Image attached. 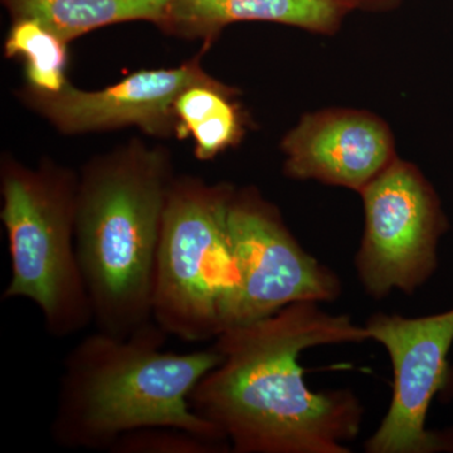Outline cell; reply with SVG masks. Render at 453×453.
I'll return each mask as SVG.
<instances>
[{
  "label": "cell",
  "instance_id": "cell-9",
  "mask_svg": "<svg viewBox=\"0 0 453 453\" xmlns=\"http://www.w3.org/2000/svg\"><path fill=\"white\" fill-rule=\"evenodd\" d=\"M216 81L199 58L168 70L130 74L100 91H82L70 82L57 94L26 88L25 100L65 135L138 127L149 135H177L174 104L181 92Z\"/></svg>",
  "mask_w": 453,
  "mask_h": 453
},
{
  "label": "cell",
  "instance_id": "cell-8",
  "mask_svg": "<svg viewBox=\"0 0 453 453\" xmlns=\"http://www.w3.org/2000/svg\"><path fill=\"white\" fill-rule=\"evenodd\" d=\"M363 326L368 340L386 349L393 369L392 401L365 452H453V428L426 425L432 401L449 380L453 309L418 318L375 312Z\"/></svg>",
  "mask_w": 453,
  "mask_h": 453
},
{
  "label": "cell",
  "instance_id": "cell-7",
  "mask_svg": "<svg viewBox=\"0 0 453 453\" xmlns=\"http://www.w3.org/2000/svg\"><path fill=\"white\" fill-rule=\"evenodd\" d=\"M359 193L365 216L356 255L360 285L374 300L395 291L413 295L437 270L438 243L449 228L440 198L416 166L398 159Z\"/></svg>",
  "mask_w": 453,
  "mask_h": 453
},
{
  "label": "cell",
  "instance_id": "cell-16",
  "mask_svg": "<svg viewBox=\"0 0 453 453\" xmlns=\"http://www.w3.org/2000/svg\"><path fill=\"white\" fill-rule=\"evenodd\" d=\"M398 2L399 0H357V9H372V11L388 9Z\"/></svg>",
  "mask_w": 453,
  "mask_h": 453
},
{
  "label": "cell",
  "instance_id": "cell-10",
  "mask_svg": "<svg viewBox=\"0 0 453 453\" xmlns=\"http://www.w3.org/2000/svg\"><path fill=\"white\" fill-rule=\"evenodd\" d=\"M285 173L360 192L395 162L386 124L371 113L325 111L308 115L282 142Z\"/></svg>",
  "mask_w": 453,
  "mask_h": 453
},
{
  "label": "cell",
  "instance_id": "cell-15",
  "mask_svg": "<svg viewBox=\"0 0 453 453\" xmlns=\"http://www.w3.org/2000/svg\"><path fill=\"white\" fill-rule=\"evenodd\" d=\"M112 453H226L228 443L199 436L180 428L153 427L119 438Z\"/></svg>",
  "mask_w": 453,
  "mask_h": 453
},
{
  "label": "cell",
  "instance_id": "cell-14",
  "mask_svg": "<svg viewBox=\"0 0 453 453\" xmlns=\"http://www.w3.org/2000/svg\"><path fill=\"white\" fill-rule=\"evenodd\" d=\"M68 44L33 20H16L5 38L7 57L25 61L27 88L57 94L68 83Z\"/></svg>",
  "mask_w": 453,
  "mask_h": 453
},
{
  "label": "cell",
  "instance_id": "cell-1",
  "mask_svg": "<svg viewBox=\"0 0 453 453\" xmlns=\"http://www.w3.org/2000/svg\"><path fill=\"white\" fill-rule=\"evenodd\" d=\"M368 340L349 315L318 303H292L214 340L220 362L193 389L189 403L219 429L234 453H350L365 407L353 390L314 392L301 354Z\"/></svg>",
  "mask_w": 453,
  "mask_h": 453
},
{
  "label": "cell",
  "instance_id": "cell-4",
  "mask_svg": "<svg viewBox=\"0 0 453 453\" xmlns=\"http://www.w3.org/2000/svg\"><path fill=\"white\" fill-rule=\"evenodd\" d=\"M79 174L44 160L29 168L5 157L0 168V219L7 234L11 279L3 300L31 301L44 329L70 338L94 324L76 250Z\"/></svg>",
  "mask_w": 453,
  "mask_h": 453
},
{
  "label": "cell",
  "instance_id": "cell-5",
  "mask_svg": "<svg viewBox=\"0 0 453 453\" xmlns=\"http://www.w3.org/2000/svg\"><path fill=\"white\" fill-rule=\"evenodd\" d=\"M234 187L175 177L164 211L153 292V320L186 342L216 340L237 286L228 235Z\"/></svg>",
  "mask_w": 453,
  "mask_h": 453
},
{
  "label": "cell",
  "instance_id": "cell-3",
  "mask_svg": "<svg viewBox=\"0 0 453 453\" xmlns=\"http://www.w3.org/2000/svg\"><path fill=\"white\" fill-rule=\"evenodd\" d=\"M177 175L169 151L133 140L79 173L76 250L98 332L125 338L153 320L164 211Z\"/></svg>",
  "mask_w": 453,
  "mask_h": 453
},
{
  "label": "cell",
  "instance_id": "cell-6",
  "mask_svg": "<svg viewBox=\"0 0 453 453\" xmlns=\"http://www.w3.org/2000/svg\"><path fill=\"white\" fill-rule=\"evenodd\" d=\"M228 235L237 286L225 332L268 318L292 303H332L342 295L340 277L303 250L279 210L255 188H234Z\"/></svg>",
  "mask_w": 453,
  "mask_h": 453
},
{
  "label": "cell",
  "instance_id": "cell-13",
  "mask_svg": "<svg viewBox=\"0 0 453 453\" xmlns=\"http://www.w3.org/2000/svg\"><path fill=\"white\" fill-rule=\"evenodd\" d=\"M234 95L228 86L213 81L187 88L175 101L177 135L192 136L198 159H213L242 138L243 113Z\"/></svg>",
  "mask_w": 453,
  "mask_h": 453
},
{
  "label": "cell",
  "instance_id": "cell-11",
  "mask_svg": "<svg viewBox=\"0 0 453 453\" xmlns=\"http://www.w3.org/2000/svg\"><path fill=\"white\" fill-rule=\"evenodd\" d=\"M357 0H173L162 22L166 35L211 42L238 22H273L332 33Z\"/></svg>",
  "mask_w": 453,
  "mask_h": 453
},
{
  "label": "cell",
  "instance_id": "cell-2",
  "mask_svg": "<svg viewBox=\"0 0 453 453\" xmlns=\"http://www.w3.org/2000/svg\"><path fill=\"white\" fill-rule=\"evenodd\" d=\"M168 336L151 320L125 338L96 330L80 340L59 378L50 422L56 445L110 452L124 434L153 427L226 442L189 403L198 381L222 357L213 345L184 354L163 350Z\"/></svg>",
  "mask_w": 453,
  "mask_h": 453
},
{
  "label": "cell",
  "instance_id": "cell-12",
  "mask_svg": "<svg viewBox=\"0 0 453 453\" xmlns=\"http://www.w3.org/2000/svg\"><path fill=\"white\" fill-rule=\"evenodd\" d=\"M173 0H2L16 20H33L70 43L101 27L162 22Z\"/></svg>",
  "mask_w": 453,
  "mask_h": 453
}]
</instances>
